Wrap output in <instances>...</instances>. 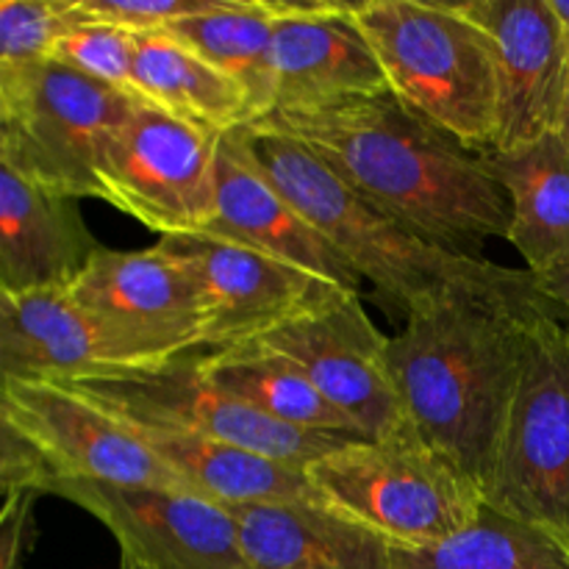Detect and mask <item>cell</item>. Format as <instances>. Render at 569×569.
<instances>
[{
    "mask_svg": "<svg viewBox=\"0 0 569 569\" xmlns=\"http://www.w3.org/2000/svg\"><path fill=\"white\" fill-rule=\"evenodd\" d=\"M261 126L309 148L353 192L433 248L483 259L487 239L509 237V198L483 153L395 94L272 114Z\"/></svg>",
    "mask_w": 569,
    "mask_h": 569,
    "instance_id": "6da1fadb",
    "label": "cell"
},
{
    "mask_svg": "<svg viewBox=\"0 0 569 569\" xmlns=\"http://www.w3.org/2000/svg\"><path fill=\"white\" fill-rule=\"evenodd\" d=\"M559 306L539 287L461 289L406 317L389 337V370L411 431L465 472L481 498L515 409L537 317Z\"/></svg>",
    "mask_w": 569,
    "mask_h": 569,
    "instance_id": "7a4b0ae2",
    "label": "cell"
},
{
    "mask_svg": "<svg viewBox=\"0 0 569 569\" xmlns=\"http://www.w3.org/2000/svg\"><path fill=\"white\" fill-rule=\"evenodd\" d=\"M250 156L300 214L381 295L392 320L450 292H520L539 287L531 270H511L487 259H461L439 250L361 198L309 148L272 128H244Z\"/></svg>",
    "mask_w": 569,
    "mask_h": 569,
    "instance_id": "3957f363",
    "label": "cell"
},
{
    "mask_svg": "<svg viewBox=\"0 0 569 569\" xmlns=\"http://www.w3.org/2000/svg\"><path fill=\"white\" fill-rule=\"evenodd\" d=\"M389 94L467 148L489 153L498 133V59L489 33L459 3H345Z\"/></svg>",
    "mask_w": 569,
    "mask_h": 569,
    "instance_id": "277c9868",
    "label": "cell"
},
{
    "mask_svg": "<svg viewBox=\"0 0 569 569\" xmlns=\"http://www.w3.org/2000/svg\"><path fill=\"white\" fill-rule=\"evenodd\" d=\"M322 506L392 548H431L483 511L476 483L415 431L348 439L306 467Z\"/></svg>",
    "mask_w": 569,
    "mask_h": 569,
    "instance_id": "5b68a950",
    "label": "cell"
},
{
    "mask_svg": "<svg viewBox=\"0 0 569 569\" xmlns=\"http://www.w3.org/2000/svg\"><path fill=\"white\" fill-rule=\"evenodd\" d=\"M137 103L53 59L0 72V161L53 194L100 200V167Z\"/></svg>",
    "mask_w": 569,
    "mask_h": 569,
    "instance_id": "8992f818",
    "label": "cell"
},
{
    "mask_svg": "<svg viewBox=\"0 0 569 569\" xmlns=\"http://www.w3.org/2000/svg\"><path fill=\"white\" fill-rule=\"evenodd\" d=\"M111 372L159 370L206 350L203 295L181 259L100 248L70 287Z\"/></svg>",
    "mask_w": 569,
    "mask_h": 569,
    "instance_id": "52a82bcc",
    "label": "cell"
},
{
    "mask_svg": "<svg viewBox=\"0 0 569 569\" xmlns=\"http://www.w3.org/2000/svg\"><path fill=\"white\" fill-rule=\"evenodd\" d=\"M483 503L569 550V328L533 320L515 409Z\"/></svg>",
    "mask_w": 569,
    "mask_h": 569,
    "instance_id": "ba28073f",
    "label": "cell"
},
{
    "mask_svg": "<svg viewBox=\"0 0 569 569\" xmlns=\"http://www.w3.org/2000/svg\"><path fill=\"white\" fill-rule=\"evenodd\" d=\"M70 387L133 426L198 433L253 450L303 472L342 442L356 439L309 433L270 420L217 387L200 367V353L159 370L106 372V376L70 381Z\"/></svg>",
    "mask_w": 569,
    "mask_h": 569,
    "instance_id": "9c48e42d",
    "label": "cell"
},
{
    "mask_svg": "<svg viewBox=\"0 0 569 569\" xmlns=\"http://www.w3.org/2000/svg\"><path fill=\"white\" fill-rule=\"evenodd\" d=\"M220 142L139 100L100 167V200L161 237L206 231L217 217Z\"/></svg>",
    "mask_w": 569,
    "mask_h": 569,
    "instance_id": "30bf717a",
    "label": "cell"
},
{
    "mask_svg": "<svg viewBox=\"0 0 569 569\" xmlns=\"http://www.w3.org/2000/svg\"><path fill=\"white\" fill-rule=\"evenodd\" d=\"M0 426L26 439L56 481L156 487L192 492L137 431L76 387L0 378Z\"/></svg>",
    "mask_w": 569,
    "mask_h": 569,
    "instance_id": "8fae6325",
    "label": "cell"
},
{
    "mask_svg": "<svg viewBox=\"0 0 569 569\" xmlns=\"http://www.w3.org/2000/svg\"><path fill=\"white\" fill-rule=\"evenodd\" d=\"M256 348L300 367L365 439L411 431L389 370V337L372 326L361 295H326Z\"/></svg>",
    "mask_w": 569,
    "mask_h": 569,
    "instance_id": "7c38bea8",
    "label": "cell"
},
{
    "mask_svg": "<svg viewBox=\"0 0 569 569\" xmlns=\"http://www.w3.org/2000/svg\"><path fill=\"white\" fill-rule=\"evenodd\" d=\"M48 495L89 511L120 545V565L137 569H248L228 506L194 492L56 481Z\"/></svg>",
    "mask_w": 569,
    "mask_h": 569,
    "instance_id": "4fadbf2b",
    "label": "cell"
},
{
    "mask_svg": "<svg viewBox=\"0 0 569 569\" xmlns=\"http://www.w3.org/2000/svg\"><path fill=\"white\" fill-rule=\"evenodd\" d=\"M159 244L181 259L198 281L206 350L256 345L320 298L337 292L298 267L214 233L161 237Z\"/></svg>",
    "mask_w": 569,
    "mask_h": 569,
    "instance_id": "5bb4252c",
    "label": "cell"
},
{
    "mask_svg": "<svg viewBox=\"0 0 569 569\" xmlns=\"http://www.w3.org/2000/svg\"><path fill=\"white\" fill-rule=\"evenodd\" d=\"M498 59V133L509 153L559 133L569 89V37L550 0H465Z\"/></svg>",
    "mask_w": 569,
    "mask_h": 569,
    "instance_id": "9a60e30c",
    "label": "cell"
},
{
    "mask_svg": "<svg viewBox=\"0 0 569 569\" xmlns=\"http://www.w3.org/2000/svg\"><path fill=\"white\" fill-rule=\"evenodd\" d=\"M272 33V114L387 94V78L345 3H276ZM270 114V117H272Z\"/></svg>",
    "mask_w": 569,
    "mask_h": 569,
    "instance_id": "2e32d148",
    "label": "cell"
},
{
    "mask_svg": "<svg viewBox=\"0 0 569 569\" xmlns=\"http://www.w3.org/2000/svg\"><path fill=\"white\" fill-rule=\"evenodd\" d=\"M261 250L345 295H361V276L261 172L242 131L222 137L217 156V217L206 231Z\"/></svg>",
    "mask_w": 569,
    "mask_h": 569,
    "instance_id": "e0dca14e",
    "label": "cell"
},
{
    "mask_svg": "<svg viewBox=\"0 0 569 569\" xmlns=\"http://www.w3.org/2000/svg\"><path fill=\"white\" fill-rule=\"evenodd\" d=\"M100 248L76 198L0 161V292L70 289Z\"/></svg>",
    "mask_w": 569,
    "mask_h": 569,
    "instance_id": "ac0fdd59",
    "label": "cell"
},
{
    "mask_svg": "<svg viewBox=\"0 0 569 569\" xmlns=\"http://www.w3.org/2000/svg\"><path fill=\"white\" fill-rule=\"evenodd\" d=\"M248 569H389L392 545L315 503L228 506Z\"/></svg>",
    "mask_w": 569,
    "mask_h": 569,
    "instance_id": "d6986e66",
    "label": "cell"
},
{
    "mask_svg": "<svg viewBox=\"0 0 569 569\" xmlns=\"http://www.w3.org/2000/svg\"><path fill=\"white\" fill-rule=\"evenodd\" d=\"M106 372L98 337L70 289L0 292V378L70 383Z\"/></svg>",
    "mask_w": 569,
    "mask_h": 569,
    "instance_id": "ffe728a7",
    "label": "cell"
},
{
    "mask_svg": "<svg viewBox=\"0 0 569 569\" xmlns=\"http://www.w3.org/2000/svg\"><path fill=\"white\" fill-rule=\"evenodd\" d=\"M126 422V420H122ZM139 433L144 445L200 498L220 506L253 503H315L322 498L315 492L303 470L272 461L253 450L217 442L198 433L170 431L126 422ZM326 509V506H322Z\"/></svg>",
    "mask_w": 569,
    "mask_h": 569,
    "instance_id": "44dd1931",
    "label": "cell"
},
{
    "mask_svg": "<svg viewBox=\"0 0 569 569\" xmlns=\"http://www.w3.org/2000/svg\"><path fill=\"white\" fill-rule=\"evenodd\" d=\"M133 94L142 103L220 137L259 122L253 100L237 81L167 31L137 33Z\"/></svg>",
    "mask_w": 569,
    "mask_h": 569,
    "instance_id": "7402d4cb",
    "label": "cell"
},
{
    "mask_svg": "<svg viewBox=\"0 0 569 569\" xmlns=\"http://www.w3.org/2000/svg\"><path fill=\"white\" fill-rule=\"evenodd\" d=\"M511 206L509 242L526 270L545 272L569 259V148L548 133L520 150L483 153Z\"/></svg>",
    "mask_w": 569,
    "mask_h": 569,
    "instance_id": "603a6c76",
    "label": "cell"
},
{
    "mask_svg": "<svg viewBox=\"0 0 569 569\" xmlns=\"http://www.w3.org/2000/svg\"><path fill=\"white\" fill-rule=\"evenodd\" d=\"M200 367L217 387L281 426L309 433H328V437L365 439L337 406L322 398L320 389L306 378L300 367L270 350H261L256 345L203 350Z\"/></svg>",
    "mask_w": 569,
    "mask_h": 569,
    "instance_id": "cb8c5ba5",
    "label": "cell"
},
{
    "mask_svg": "<svg viewBox=\"0 0 569 569\" xmlns=\"http://www.w3.org/2000/svg\"><path fill=\"white\" fill-rule=\"evenodd\" d=\"M167 33L226 72L248 92L259 111V122L276 109L272 87V33L276 11L270 0H222L206 14L189 17L167 28Z\"/></svg>",
    "mask_w": 569,
    "mask_h": 569,
    "instance_id": "d4e9b609",
    "label": "cell"
},
{
    "mask_svg": "<svg viewBox=\"0 0 569 569\" xmlns=\"http://www.w3.org/2000/svg\"><path fill=\"white\" fill-rule=\"evenodd\" d=\"M389 569H569V550L483 506L453 539L431 548H392Z\"/></svg>",
    "mask_w": 569,
    "mask_h": 569,
    "instance_id": "484cf974",
    "label": "cell"
},
{
    "mask_svg": "<svg viewBox=\"0 0 569 569\" xmlns=\"http://www.w3.org/2000/svg\"><path fill=\"white\" fill-rule=\"evenodd\" d=\"M72 3V0H70ZM76 22L59 39L50 59L72 67L81 76L133 94V53H137V33H128L109 22L87 20L72 6Z\"/></svg>",
    "mask_w": 569,
    "mask_h": 569,
    "instance_id": "4316f807",
    "label": "cell"
},
{
    "mask_svg": "<svg viewBox=\"0 0 569 569\" xmlns=\"http://www.w3.org/2000/svg\"><path fill=\"white\" fill-rule=\"evenodd\" d=\"M76 22L70 0H3L0 3V72L22 70L53 56Z\"/></svg>",
    "mask_w": 569,
    "mask_h": 569,
    "instance_id": "83f0119b",
    "label": "cell"
},
{
    "mask_svg": "<svg viewBox=\"0 0 569 569\" xmlns=\"http://www.w3.org/2000/svg\"><path fill=\"white\" fill-rule=\"evenodd\" d=\"M222 0H72L87 20L109 22L128 33L167 31L176 22L206 14Z\"/></svg>",
    "mask_w": 569,
    "mask_h": 569,
    "instance_id": "f1b7e54d",
    "label": "cell"
},
{
    "mask_svg": "<svg viewBox=\"0 0 569 569\" xmlns=\"http://www.w3.org/2000/svg\"><path fill=\"white\" fill-rule=\"evenodd\" d=\"M42 495L9 492L0 509V569H20L37 542L33 506Z\"/></svg>",
    "mask_w": 569,
    "mask_h": 569,
    "instance_id": "f546056e",
    "label": "cell"
},
{
    "mask_svg": "<svg viewBox=\"0 0 569 569\" xmlns=\"http://www.w3.org/2000/svg\"><path fill=\"white\" fill-rule=\"evenodd\" d=\"M533 276H537L539 289L559 306L561 315L569 317V259L559 261L545 272H533Z\"/></svg>",
    "mask_w": 569,
    "mask_h": 569,
    "instance_id": "4dcf8cb0",
    "label": "cell"
},
{
    "mask_svg": "<svg viewBox=\"0 0 569 569\" xmlns=\"http://www.w3.org/2000/svg\"><path fill=\"white\" fill-rule=\"evenodd\" d=\"M550 9L556 11V17H559V22L565 26L569 37V0H550Z\"/></svg>",
    "mask_w": 569,
    "mask_h": 569,
    "instance_id": "1f68e13d",
    "label": "cell"
},
{
    "mask_svg": "<svg viewBox=\"0 0 569 569\" xmlns=\"http://www.w3.org/2000/svg\"><path fill=\"white\" fill-rule=\"evenodd\" d=\"M559 133H561V139H565V144L569 148V89H567V106H565V117H561Z\"/></svg>",
    "mask_w": 569,
    "mask_h": 569,
    "instance_id": "d6a6232c",
    "label": "cell"
},
{
    "mask_svg": "<svg viewBox=\"0 0 569 569\" xmlns=\"http://www.w3.org/2000/svg\"><path fill=\"white\" fill-rule=\"evenodd\" d=\"M120 569H137V567H122V565H120Z\"/></svg>",
    "mask_w": 569,
    "mask_h": 569,
    "instance_id": "836d02e7",
    "label": "cell"
}]
</instances>
